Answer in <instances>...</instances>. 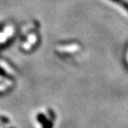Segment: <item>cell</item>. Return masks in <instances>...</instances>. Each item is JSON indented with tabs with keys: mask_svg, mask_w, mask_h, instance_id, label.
<instances>
[{
	"mask_svg": "<svg viewBox=\"0 0 128 128\" xmlns=\"http://www.w3.org/2000/svg\"><path fill=\"white\" fill-rule=\"evenodd\" d=\"M111 1H113V2H115V3L119 4L120 6L124 7V9L128 12V2L127 1H125V0H111Z\"/></svg>",
	"mask_w": 128,
	"mask_h": 128,
	"instance_id": "6da1fadb",
	"label": "cell"
}]
</instances>
